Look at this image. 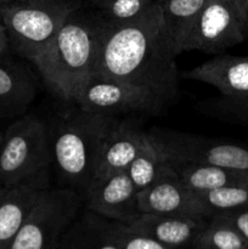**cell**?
<instances>
[{
  "instance_id": "cell-1",
  "label": "cell",
  "mask_w": 248,
  "mask_h": 249,
  "mask_svg": "<svg viewBox=\"0 0 248 249\" xmlns=\"http://www.w3.org/2000/svg\"><path fill=\"white\" fill-rule=\"evenodd\" d=\"M175 58L177 53L156 2L135 21L118 26L104 23L94 73L143 88L170 105L177 95Z\"/></svg>"
},
{
  "instance_id": "cell-2",
  "label": "cell",
  "mask_w": 248,
  "mask_h": 249,
  "mask_svg": "<svg viewBox=\"0 0 248 249\" xmlns=\"http://www.w3.org/2000/svg\"><path fill=\"white\" fill-rule=\"evenodd\" d=\"M104 23L97 15L78 7L63 23L50 45L32 65L51 94L73 105L95 72Z\"/></svg>"
},
{
  "instance_id": "cell-3",
  "label": "cell",
  "mask_w": 248,
  "mask_h": 249,
  "mask_svg": "<svg viewBox=\"0 0 248 249\" xmlns=\"http://www.w3.org/2000/svg\"><path fill=\"white\" fill-rule=\"evenodd\" d=\"M112 119L75 107L57 113L48 123L58 187L72 190L84 198L94 182L100 145Z\"/></svg>"
},
{
  "instance_id": "cell-4",
  "label": "cell",
  "mask_w": 248,
  "mask_h": 249,
  "mask_svg": "<svg viewBox=\"0 0 248 249\" xmlns=\"http://www.w3.org/2000/svg\"><path fill=\"white\" fill-rule=\"evenodd\" d=\"M53 167L49 124L35 114H24L4 133L0 147V186L29 185L50 189Z\"/></svg>"
},
{
  "instance_id": "cell-5",
  "label": "cell",
  "mask_w": 248,
  "mask_h": 249,
  "mask_svg": "<svg viewBox=\"0 0 248 249\" xmlns=\"http://www.w3.org/2000/svg\"><path fill=\"white\" fill-rule=\"evenodd\" d=\"M77 9L72 0H9L1 6V23L10 46L32 62L50 45Z\"/></svg>"
},
{
  "instance_id": "cell-6",
  "label": "cell",
  "mask_w": 248,
  "mask_h": 249,
  "mask_svg": "<svg viewBox=\"0 0 248 249\" xmlns=\"http://www.w3.org/2000/svg\"><path fill=\"white\" fill-rule=\"evenodd\" d=\"M82 207L83 198L72 190H43L7 249H58Z\"/></svg>"
},
{
  "instance_id": "cell-7",
  "label": "cell",
  "mask_w": 248,
  "mask_h": 249,
  "mask_svg": "<svg viewBox=\"0 0 248 249\" xmlns=\"http://www.w3.org/2000/svg\"><path fill=\"white\" fill-rule=\"evenodd\" d=\"M73 106L88 113L117 118L135 113L156 116L162 113L167 105L143 88L92 73Z\"/></svg>"
},
{
  "instance_id": "cell-8",
  "label": "cell",
  "mask_w": 248,
  "mask_h": 249,
  "mask_svg": "<svg viewBox=\"0 0 248 249\" xmlns=\"http://www.w3.org/2000/svg\"><path fill=\"white\" fill-rule=\"evenodd\" d=\"M247 34L245 4L240 0H206L194 29L182 45V53L198 50L219 55L242 43Z\"/></svg>"
},
{
  "instance_id": "cell-9",
  "label": "cell",
  "mask_w": 248,
  "mask_h": 249,
  "mask_svg": "<svg viewBox=\"0 0 248 249\" xmlns=\"http://www.w3.org/2000/svg\"><path fill=\"white\" fill-rule=\"evenodd\" d=\"M150 134L173 158L248 173V143L160 128L151 129Z\"/></svg>"
},
{
  "instance_id": "cell-10",
  "label": "cell",
  "mask_w": 248,
  "mask_h": 249,
  "mask_svg": "<svg viewBox=\"0 0 248 249\" xmlns=\"http://www.w3.org/2000/svg\"><path fill=\"white\" fill-rule=\"evenodd\" d=\"M138 194L126 172L117 173L95 181L83 198V207L108 220L129 224L141 214Z\"/></svg>"
},
{
  "instance_id": "cell-11",
  "label": "cell",
  "mask_w": 248,
  "mask_h": 249,
  "mask_svg": "<svg viewBox=\"0 0 248 249\" xmlns=\"http://www.w3.org/2000/svg\"><path fill=\"white\" fill-rule=\"evenodd\" d=\"M140 213L157 215H201L209 218L196 192L187 189L173 167L138 194Z\"/></svg>"
},
{
  "instance_id": "cell-12",
  "label": "cell",
  "mask_w": 248,
  "mask_h": 249,
  "mask_svg": "<svg viewBox=\"0 0 248 249\" xmlns=\"http://www.w3.org/2000/svg\"><path fill=\"white\" fill-rule=\"evenodd\" d=\"M146 138L147 133L133 122L112 119L100 145L94 182L117 173L126 172Z\"/></svg>"
},
{
  "instance_id": "cell-13",
  "label": "cell",
  "mask_w": 248,
  "mask_h": 249,
  "mask_svg": "<svg viewBox=\"0 0 248 249\" xmlns=\"http://www.w3.org/2000/svg\"><path fill=\"white\" fill-rule=\"evenodd\" d=\"M181 77L211 85L223 97L245 99L248 97V56L219 53L185 71Z\"/></svg>"
},
{
  "instance_id": "cell-14",
  "label": "cell",
  "mask_w": 248,
  "mask_h": 249,
  "mask_svg": "<svg viewBox=\"0 0 248 249\" xmlns=\"http://www.w3.org/2000/svg\"><path fill=\"white\" fill-rule=\"evenodd\" d=\"M208 219L201 215H157L141 213L135 220L126 225L168 247L192 249L197 236L207 225Z\"/></svg>"
},
{
  "instance_id": "cell-15",
  "label": "cell",
  "mask_w": 248,
  "mask_h": 249,
  "mask_svg": "<svg viewBox=\"0 0 248 249\" xmlns=\"http://www.w3.org/2000/svg\"><path fill=\"white\" fill-rule=\"evenodd\" d=\"M38 92L33 71L4 55L0 57V117L23 114Z\"/></svg>"
},
{
  "instance_id": "cell-16",
  "label": "cell",
  "mask_w": 248,
  "mask_h": 249,
  "mask_svg": "<svg viewBox=\"0 0 248 249\" xmlns=\"http://www.w3.org/2000/svg\"><path fill=\"white\" fill-rule=\"evenodd\" d=\"M170 164L182 184L197 194L225 186L248 185V173L245 172L180 160L173 157H170Z\"/></svg>"
},
{
  "instance_id": "cell-17",
  "label": "cell",
  "mask_w": 248,
  "mask_h": 249,
  "mask_svg": "<svg viewBox=\"0 0 248 249\" xmlns=\"http://www.w3.org/2000/svg\"><path fill=\"white\" fill-rule=\"evenodd\" d=\"M43 190L29 185L7 189L0 201V249H7Z\"/></svg>"
},
{
  "instance_id": "cell-18",
  "label": "cell",
  "mask_w": 248,
  "mask_h": 249,
  "mask_svg": "<svg viewBox=\"0 0 248 249\" xmlns=\"http://www.w3.org/2000/svg\"><path fill=\"white\" fill-rule=\"evenodd\" d=\"M165 31L175 53H182V45L196 24L206 0H157Z\"/></svg>"
},
{
  "instance_id": "cell-19",
  "label": "cell",
  "mask_w": 248,
  "mask_h": 249,
  "mask_svg": "<svg viewBox=\"0 0 248 249\" xmlns=\"http://www.w3.org/2000/svg\"><path fill=\"white\" fill-rule=\"evenodd\" d=\"M170 156L164 146L147 133L145 142L126 169L139 191L146 189L170 169Z\"/></svg>"
},
{
  "instance_id": "cell-20",
  "label": "cell",
  "mask_w": 248,
  "mask_h": 249,
  "mask_svg": "<svg viewBox=\"0 0 248 249\" xmlns=\"http://www.w3.org/2000/svg\"><path fill=\"white\" fill-rule=\"evenodd\" d=\"M58 249H119L104 224V218L84 209L63 236Z\"/></svg>"
},
{
  "instance_id": "cell-21",
  "label": "cell",
  "mask_w": 248,
  "mask_h": 249,
  "mask_svg": "<svg viewBox=\"0 0 248 249\" xmlns=\"http://www.w3.org/2000/svg\"><path fill=\"white\" fill-rule=\"evenodd\" d=\"M247 245L232 226L218 216H211L197 236L192 249H243Z\"/></svg>"
},
{
  "instance_id": "cell-22",
  "label": "cell",
  "mask_w": 248,
  "mask_h": 249,
  "mask_svg": "<svg viewBox=\"0 0 248 249\" xmlns=\"http://www.w3.org/2000/svg\"><path fill=\"white\" fill-rule=\"evenodd\" d=\"M157 0H102L95 6L99 18L107 26H118L135 21L150 11Z\"/></svg>"
},
{
  "instance_id": "cell-23",
  "label": "cell",
  "mask_w": 248,
  "mask_h": 249,
  "mask_svg": "<svg viewBox=\"0 0 248 249\" xmlns=\"http://www.w3.org/2000/svg\"><path fill=\"white\" fill-rule=\"evenodd\" d=\"M197 195L206 207L209 218L215 214L248 208V185L225 186Z\"/></svg>"
},
{
  "instance_id": "cell-24",
  "label": "cell",
  "mask_w": 248,
  "mask_h": 249,
  "mask_svg": "<svg viewBox=\"0 0 248 249\" xmlns=\"http://www.w3.org/2000/svg\"><path fill=\"white\" fill-rule=\"evenodd\" d=\"M105 228L119 249H177L168 247L143 233L133 230L126 224L104 218Z\"/></svg>"
},
{
  "instance_id": "cell-25",
  "label": "cell",
  "mask_w": 248,
  "mask_h": 249,
  "mask_svg": "<svg viewBox=\"0 0 248 249\" xmlns=\"http://www.w3.org/2000/svg\"><path fill=\"white\" fill-rule=\"evenodd\" d=\"M213 107L224 119L248 125V97L229 99L221 96L213 102Z\"/></svg>"
},
{
  "instance_id": "cell-26",
  "label": "cell",
  "mask_w": 248,
  "mask_h": 249,
  "mask_svg": "<svg viewBox=\"0 0 248 249\" xmlns=\"http://www.w3.org/2000/svg\"><path fill=\"white\" fill-rule=\"evenodd\" d=\"M213 216H218L221 220L232 226L248 243V208L237 209V211L226 212V213L215 214Z\"/></svg>"
},
{
  "instance_id": "cell-27",
  "label": "cell",
  "mask_w": 248,
  "mask_h": 249,
  "mask_svg": "<svg viewBox=\"0 0 248 249\" xmlns=\"http://www.w3.org/2000/svg\"><path fill=\"white\" fill-rule=\"evenodd\" d=\"M10 48L9 36H7L6 28L2 23H0V57L6 55Z\"/></svg>"
},
{
  "instance_id": "cell-28",
  "label": "cell",
  "mask_w": 248,
  "mask_h": 249,
  "mask_svg": "<svg viewBox=\"0 0 248 249\" xmlns=\"http://www.w3.org/2000/svg\"><path fill=\"white\" fill-rule=\"evenodd\" d=\"M6 190L7 189H5V187L0 186V201H1V198H2V197H4V195H5V192H6Z\"/></svg>"
},
{
  "instance_id": "cell-29",
  "label": "cell",
  "mask_w": 248,
  "mask_h": 249,
  "mask_svg": "<svg viewBox=\"0 0 248 249\" xmlns=\"http://www.w3.org/2000/svg\"><path fill=\"white\" fill-rule=\"evenodd\" d=\"M2 140H4V133H1V131H0V147H1V145H2Z\"/></svg>"
},
{
  "instance_id": "cell-30",
  "label": "cell",
  "mask_w": 248,
  "mask_h": 249,
  "mask_svg": "<svg viewBox=\"0 0 248 249\" xmlns=\"http://www.w3.org/2000/svg\"><path fill=\"white\" fill-rule=\"evenodd\" d=\"M241 2H242V4H245L246 6H248V0H240Z\"/></svg>"
},
{
  "instance_id": "cell-31",
  "label": "cell",
  "mask_w": 248,
  "mask_h": 249,
  "mask_svg": "<svg viewBox=\"0 0 248 249\" xmlns=\"http://www.w3.org/2000/svg\"><path fill=\"white\" fill-rule=\"evenodd\" d=\"M9 0H0V6H2V5L5 4V2H7Z\"/></svg>"
},
{
  "instance_id": "cell-32",
  "label": "cell",
  "mask_w": 248,
  "mask_h": 249,
  "mask_svg": "<svg viewBox=\"0 0 248 249\" xmlns=\"http://www.w3.org/2000/svg\"><path fill=\"white\" fill-rule=\"evenodd\" d=\"M92 1H94V4L96 5V4H99V2H101L102 0H92Z\"/></svg>"
},
{
  "instance_id": "cell-33",
  "label": "cell",
  "mask_w": 248,
  "mask_h": 249,
  "mask_svg": "<svg viewBox=\"0 0 248 249\" xmlns=\"http://www.w3.org/2000/svg\"><path fill=\"white\" fill-rule=\"evenodd\" d=\"M0 23H1V6H0Z\"/></svg>"
},
{
  "instance_id": "cell-34",
  "label": "cell",
  "mask_w": 248,
  "mask_h": 249,
  "mask_svg": "<svg viewBox=\"0 0 248 249\" xmlns=\"http://www.w3.org/2000/svg\"><path fill=\"white\" fill-rule=\"evenodd\" d=\"M243 249H248V245H247V246H246V247H245V248H243Z\"/></svg>"
},
{
  "instance_id": "cell-35",
  "label": "cell",
  "mask_w": 248,
  "mask_h": 249,
  "mask_svg": "<svg viewBox=\"0 0 248 249\" xmlns=\"http://www.w3.org/2000/svg\"><path fill=\"white\" fill-rule=\"evenodd\" d=\"M247 17H248V6H247Z\"/></svg>"
}]
</instances>
